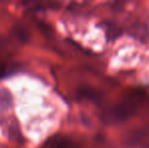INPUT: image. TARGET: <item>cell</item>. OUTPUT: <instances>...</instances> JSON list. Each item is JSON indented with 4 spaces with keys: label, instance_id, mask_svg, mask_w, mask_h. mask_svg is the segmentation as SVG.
Wrapping results in <instances>:
<instances>
[{
    "label": "cell",
    "instance_id": "4",
    "mask_svg": "<svg viewBox=\"0 0 149 148\" xmlns=\"http://www.w3.org/2000/svg\"><path fill=\"white\" fill-rule=\"evenodd\" d=\"M7 65L6 63H4L2 60H0V78H2L3 76H5L6 73H7Z\"/></svg>",
    "mask_w": 149,
    "mask_h": 148
},
{
    "label": "cell",
    "instance_id": "3",
    "mask_svg": "<svg viewBox=\"0 0 149 148\" xmlns=\"http://www.w3.org/2000/svg\"><path fill=\"white\" fill-rule=\"evenodd\" d=\"M13 34L16 39L22 43H26L30 40V33L28 28L20 24H17L13 26Z\"/></svg>",
    "mask_w": 149,
    "mask_h": 148
},
{
    "label": "cell",
    "instance_id": "1",
    "mask_svg": "<svg viewBox=\"0 0 149 148\" xmlns=\"http://www.w3.org/2000/svg\"><path fill=\"white\" fill-rule=\"evenodd\" d=\"M41 148H80L76 142L63 136H54L47 140Z\"/></svg>",
    "mask_w": 149,
    "mask_h": 148
},
{
    "label": "cell",
    "instance_id": "2",
    "mask_svg": "<svg viewBox=\"0 0 149 148\" xmlns=\"http://www.w3.org/2000/svg\"><path fill=\"white\" fill-rule=\"evenodd\" d=\"M12 97L11 93L5 88L0 89V112H5L11 107Z\"/></svg>",
    "mask_w": 149,
    "mask_h": 148
}]
</instances>
